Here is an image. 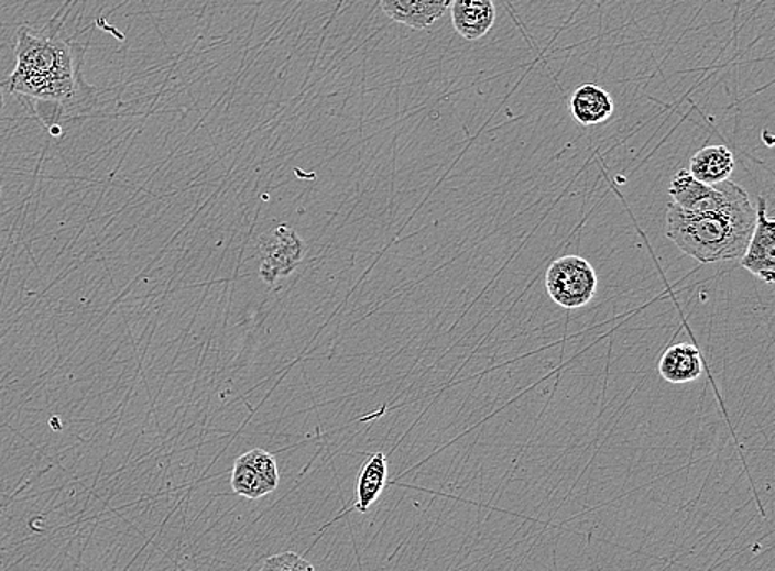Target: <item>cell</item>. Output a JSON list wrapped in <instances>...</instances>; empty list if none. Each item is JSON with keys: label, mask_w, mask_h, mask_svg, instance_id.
Here are the masks:
<instances>
[{"label": "cell", "mask_w": 775, "mask_h": 571, "mask_svg": "<svg viewBox=\"0 0 775 571\" xmlns=\"http://www.w3.org/2000/svg\"><path fill=\"white\" fill-rule=\"evenodd\" d=\"M18 66L9 88L35 101L54 102L61 111L81 109L95 101L94 86L81 75V53L58 35L51 23L44 32L21 26L18 32Z\"/></svg>", "instance_id": "cell-1"}, {"label": "cell", "mask_w": 775, "mask_h": 571, "mask_svg": "<svg viewBox=\"0 0 775 571\" xmlns=\"http://www.w3.org/2000/svg\"><path fill=\"white\" fill-rule=\"evenodd\" d=\"M754 224L751 198L719 210L686 211L675 204L666 210V237L699 263L741 260Z\"/></svg>", "instance_id": "cell-2"}, {"label": "cell", "mask_w": 775, "mask_h": 571, "mask_svg": "<svg viewBox=\"0 0 775 571\" xmlns=\"http://www.w3.org/2000/svg\"><path fill=\"white\" fill-rule=\"evenodd\" d=\"M597 273L586 257H557L546 273L547 296L564 309H580L597 294Z\"/></svg>", "instance_id": "cell-3"}, {"label": "cell", "mask_w": 775, "mask_h": 571, "mask_svg": "<svg viewBox=\"0 0 775 571\" xmlns=\"http://www.w3.org/2000/svg\"><path fill=\"white\" fill-rule=\"evenodd\" d=\"M676 207L686 211L719 210L749 198L747 191L732 180L708 185L696 180L688 168L676 172L668 187Z\"/></svg>", "instance_id": "cell-4"}, {"label": "cell", "mask_w": 775, "mask_h": 571, "mask_svg": "<svg viewBox=\"0 0 775 571\" xmlns=\"http://www.w3.org/2000/svg\"><path fill=\"white\" fill-rule=\"evenodd\" d=\"M259 253L262 256L260 276L273 286L279 277L290 276L298 267L305 257L306 244L293 228L280 224L260 238Z\"/></svg>", "instance_id": "cell-5"}, {"label": "cell", "mask_w": 775, "mask_h": 571, "mask_svg": "<svg viewBox=\"0 0 775 571\" xmlns=\"http://www.w3.org/2000/svg\"><path fill=\"white\" fill-rule=\"evenodd\" d=\"M741 266L765 284L775 281V220L768 215L767 200L762 195L755 205V224L751 240L742 254Z\"/></svg>", "instance_id": "cell-6"}, {"label": "cell", "mask_w": 775, "mask_h": 571, "mask_svg": "<svg viewBox=\"0 0 775 571\" xmlns=\"http://www.w3.org/2000/svg\"><path fill=\"white\" fill-rule=\"evenodd\" d=\"M451 23L465 40L483 39L496 22L493 0H451Z\"/></svg>", "instance_id": "cell-7"}, {"label": "cell", "mask_w": 775, "mask_h": 571, "mask_svg": "<svg viewBox=\"0 0 775 571\" xmlns=\"http://www.w3.org/2000/svg\"><path fill=\"white\" fill-rule=\"evenodd\" d=\"M389 19L414 30L434 25L450 9L451 0H379Z\"/></svg>", "instance_id": "cell-8"}, {"label": "cell", "mask_w": 775, "mask_h": 571, "mask_svg": "<svg viewBox=\"0 0 775 571\" xmlns=\"http://www.w3.org/2000/svg\"><path fill=\"white\" fill-rule=\"evenodd\" d=\"M663 380L673 385L696 382L702 373L701 353L692 343H675L663 352L658 362Z\"/></svg>", "instance_id": "cell-9"}, {"label": "cell", "mask_w": 775, "mask_h": 571, "mask_svg": "<svg viewBox=\"0 0 775 571\" xmlns=\"http://www.w3.org/2000/svg\"><path fill=\"white\" fill-rule=\"evenodd\" d=\"M615 111L612 96L602 86H579L570 98V112L580 125H597L609 121Z\"/></svg>", "instance_id": "cell-10"}, {"label": "cell", "mask_w": 775, "mask_h": 571, "mask_svg": "<svg viewBox=\"0 0 775 571\" xmlns=\"http://www.w3.org/2000/svg\"><path fill=\"white\" fill-rule=\"evenodd\" d=\"M735 168V157L725 145H706L689 161V174L702 184L716 185L729 180Z\"/></svg>", "instance_id": "cell-11"}, {"label": "cell", "mask_w": 775, "mask_h": 571, "mask_svg": "<svg viewBox=\"0 0 775 571\" xmlns=\"http://www.w3.org/2000/svg\"><path fill=\"white\" fill-rule=\"evenodd\" d=\"M388 475L389 464L384 452L371 454V459L359 472L358 485H356V504L352 505L351 510L365 514L384 492Z\"/></svg>", "instance_id": "cell-12"}, {"label": "cell", "mask_w": 775, "mask_h": 571, "mask_svg": "<svg viewBox=\"0 0 775 571\" xmlns=\"http://www.w3.org/2000/svg\"><path fill=\"white\" fill-rule=\"evenodd\" d=\"M232 488L237 495L247 498H262L273 492L242 458L237 459L233 465Z\"/></svg>", "instance_id": "cell-13"}, {"label": "cell", "mask_w": 775, "mask_h": 571, "mask_svg": "<svg viewBox=\"0 0 775 571\" xmlns=\"http://www.w3.org/2000/svg\"><path fill=\"white\" fill-rule=\"evenodd\" d=\"M240 458L265 481V484L269 485L272 491L279 487L280 472L275 455L263 451V449H252V451L245 452V454L240 455Z\"/></svg>", "instance_id": "cell-14"}, {"label": "cell", "mask_w": 775, "mask_h": 571, "mask_svg": "<svg viewBox=\"0 0 775 571\" xmlns=\"http://www.w3.org/2000/svg\"><path fill=\"white\" fill-rule=\"evenodd\" d=\"M260 571H316L315 567L305 558L299 557L295 551H285V553L270 557L263 563Z\"/></svg>", "instance_id": "cell-15"}, {"label": "cell", "mask_w": 775, "mask_h": 571, "mask_svg": "<svg viewBox=\"0 0 775 571\" xmlns=\"http://www.w3.org/2000/svg\"><path fill=\"white\" fill-rule=\"evenodd\" d=\"M2 109H4V92L0 89V112H2Z\"/></svg>", "instance_id": "cell-16"}, {"label": "cell", "mask_w": 775, "mask_h": 571, "mask_svg": "<svg viewBox=\"0 0 775 571\" xmlns=\"http://www.w3.org/2000/svg\"><path fill=\"white\" fill-rule=\"evenodd\" d=\"M0 191H2V188H0Z\"/></svg>", "instance_id": "cell-17"}]
</instances>
